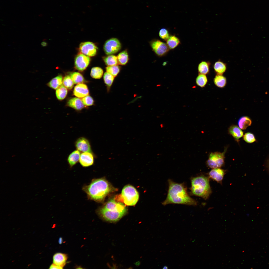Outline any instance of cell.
Listing matches in <instances>:
<instances>
[{
  "label": "cell",
  "mask_w": 269,
  "mask_h": 269,
  "mask_svg": "<svg viewBox=\"0 0 269 269\" xmlns=\"http://www.w3.org/2000/svg\"><path fill=\"white\" fill-rule=\"evenodd\" d=\"M168 189L167 197L162 203L164 205L170 204L195 206L197 202L191 198L187 191L183 183L175 182L171 179L168 180Z\"/></svg>",
  "instance_id": "1"
},
{
  "label": "cell",
  "mask_w": 269,
  "mask_h": 269,
  "mask_svg": "<svg viewBox=\"0 0 269 269\" xmlns=\"http://www.w3.org/2000/svg\"><path fill=\"white\" fill-rule=\"evenodd\" d=\"M83 189L90 199L101 202L113 189L107 181L101 178L93 179L89 185L84 186Z\"/></svg>",
  "instance_id": "2"
},
{
  "label": "cell",
  "mask_w": 269,
  "mask_h": 269,
  "mask_svg": "<svg viewBox=\"0 0 269 269\" xmlns=\"http://www.w3.org/2000/svg\"><path fill=\"white\" fill-rule=\"evenodd\" d=\"M127 210L124 204L112 199L109 200L103 207L99 209L97 213L105 220L115 222L120 219L125 214Z\"/></svg>",
  "instance_id": "3"
},
{
  "label": "cell",
  "mask_w": 269,
  "mask_h": 269,
  "mask_svg": "<svg viewBox=\"0 0 269 269\" xmlns=\"http://www.w3.org/2000/svg\"><path fill=\"white\" fill-rule=\"evenodd\" d=\"M209 177L201 175L191 178V195L207 199L212 193Z\"/></svg>",
  "instance_id": "4"
},
{
  "label": "cell",
  "mask_w": 269,
  "mask_h": 269,
  "mask_svg": "<svg viewBox=\"0 0 269 269\" xmlns=\"http://www.w3.org/2000/svg\"><path fill=\"white\" fill-rule=\"evenodd\" d=\"M120 197L122 201L125 205L134 206L138 200L139 194L134 187L130 185H127L122 189Z\"/></svg>",
  "instance_id": "5"
},
{
  "label": "cell",
  "mask_w": 269,
  "mask_h": 269,
  "mask_svg": "<svg viewBox=\"0 0 269 269\" xmlns=\"http://www.w3.org/2000/svg\"><path fill=\"white\" fill-rule=\"evenodd\" d=\"M227 149L225 148L222 152H216L211 153L206 161L207 166L212 169L220 168L222 167L224 163L225 155Z\"/></svg>",
  "instance_id": "6"
},
{
  "label": "cell",
  "mask_w": 269,
  "mask_h": 269,
  "mask_svg": "<svg viewBox=\"0 0 269 269\" xmlns=\"http://www.w3.org/2000/svg\"><path fill=\"white\" fill-rule=\"evenodd\" d=\"M121 48V44L119 40L116 38H112L106 41L103 49L105 54L108 55L116 53Z\"/></svg>",
  "instance_id": "7"
},
{
  "label": "cell",
  "mask_w": 269,
  "mask_h": 269,
  "mask_svg": "<svg viewBox=\"0 0 269 269\" xmlns=\"http://www.w3.org/2000/svg\"><path fill=\"white\" fill-rule=\"evenodd\" d=\"M150 44L153 52L159 57L165 56L170 50L166 43L158 39L152 40L150 42Z\"/></svg>",
  "instance_id": "8"
},
{
  "label": "cell",
  "mask_w": 269,
  "mask_h": 269,
  "mask_svg": "<svg viewBox=\"0 0 269 269\" xmlns=\"http://www.w3.org/2000/svg\"><path fill=\"white\" fill-rule=\"evenodd\" d=\"M90 61V59L89 56L82 53L79 54L75 59V68L79 71H83L88 66Z\"/></svg>",
  "instance_id": "9"
},
{
  "label": "cell",
  "mask_w": 269,
  "mask_h": 269,
  "mask_svg": "<svg viewBox=\"0 0 269 269\" xmlns=\"http://www.w3.org/2000/svg\"><path fill=\"white\" fill-rule=\"evenodd\" d=\"M79 49L81 53L89 57H92L96 54L97 48L93 43L86 42L80 44Z\"/></svg>",
  "instance_id": "10"
},
{
  "label": "cell",
  "mask_w": 269,
  "mask_h": 269,
  "mask_svg": "<svg viewBox=\"0 0 269 269\" xmlns=\"http://www.w3.org/2000/svg\"><path fill=\"white\" fill-rule=\"evenodd\" d=\"M75 144L76 149L80 151L93 152L89 141L85 137L78 138L76 140Z\"/></svg>",
  "instance_id": "11"
},
{
  "label": "cell",
  "mask_w": 269,
  "mask_h": 269,
  "mask_svg": "<svg viewBox=\"0 0 269 269\" xmlns=\"http://www.w3.org/2000/svg\"><path fill=\"white\" fill-rule=\"evenodd\" d=\"M226 172L225 170L220 168L213 169L208 175L209 178L221 184Z\"/></svg>",
  "instance_id": "12"
},
{
  "label": "cell",
  "mask_w": 269,
  "mask_h": 269,
  "mask_svg": "<svg viewBox=\"0 0 269 269\" xmlns=\"http://www.w3.org/2000/svg\"><path fill=\"white\" fill-rule=\"evenodd\" d=\"M94 162V157L93 152H86L80 154L79 162L83 167H88L92 165Z\"/></svg>",
  "instance_id": "13"
},
{
  "label": "cell",
  "mask_w": 269,
  "mask_h": 269,
  "mask_svg": "<svg viewBox=\"0 0 269 269\" xmlns=\"http://www.w3.org/2000/svg\"><path fill=\"white\" fill-rule=\"evenodd\" d=\"M89 91L87 86L85 84H77L74 88V95L78 98H83L89 95Z\"/></svg>",
  "instance_id": "14"
},
{
  "label": "cell",
  "mask_w": 269,
  "mask_h": 269,
  "mask_svg": "<svg viewBox=\"0 0 269 269\" xmlns=\"http://www.w3.org/2000/svg\"><path fill=\"white\" fill-rule=\"evenodd\" d=\"M67 259V256L66 254L57 253L53 256V263L63 268L65 265Z\"/></svg>",
  "instance_id": "15"
},
{
  "label": "cell",
  "mask_w": 269,
  "mask_h": 269,
  "mask_svg": "<svg viewBox=\"0 0 269 269\" xmlns=\"http://www.w3.org/2000/svg\"><path fill=\"white\" fill-rule=\"evenodd\" d=\"M228 131L229 134L238 142L243 136V131L239 127L235 125L231 126L228 128Z\"/></svg>",
  "instance_id": "16"
},
{
  "label": "cell",
  "mask_w": 269,
  "mask_h": 269,
  "mask_svg": "<svg viewBox=\"0 0 269 269\" xmlns=\"http://www.w3.org/2000/svg\"><path fill=\"white\" fill-rule=\"evenodd\" d=\"M67 104L69 107L77 110H80L84 107L82 100L80 98H73L70 99L68 101Z\"/></svg>",
  "instance_id": "17"
},
{
  "label": "cell",
  "mask_w": 269,
  "mask_h": 269,
  "mask_svg": "<svg viewBox=\"0 0 269 269\" xmlns=\"http://www.w3.org/2000/svg\"><path fill=\"white\" fill-rule=\"evenodd\" d=\"M80 154V151L76 150L72 152L69 155L67 160L70 167H72L79 161Z\"/></svg>",
  "instance_id": "18"
},
{
  "label": "cell",
  "mask_w": 269,
  "mask_h": 269,
  "mask_svg": "<svg viewBox=\"0 0 269 269\" xmlns=\"http://www.w3.org/2000/svg\"><path fill=\"white\" fill-rule=\"evenodd\" d=\"M213 68L216 74L223 75L226 70L227 65L221 60H218L214 64Z\"/></svg>",
  "instance_id": "19"
},
{
  "label": "cell",
  "mask_w": 269,
  "mask_h": 269,
  "mask_svg": "<svg viewBox=\"0 0 269 269\" xmlns=\"http://www.w3.org/2000/svg\"><path fill=\"white\" fill-rule=\"evenodd\" d=\"M211 65L209 61H203L198 64V72L199 74L204 75L208 74L210 72Z\"/></svg>",
  "instance_id": "20"
},
{
  "label": "cell",
  "mask_w": 269,
  "mask_h": 269,
  "mask_svg": "<svg viewBox=\"0 0 269 269\" xmlns=\"http://www.w3.org/2000/svg\"><path fill=\"white\" fill-rule=\"evenodd\" d=\"M63 80L62 75H59L52 79L47 84V85L53 89L56 90L62 85Z\"/></svg>",
  "instance_id": "21"
},
{
  "label": "cell",
  "mask_w": 269,
  "mask_h": 269,
  "mask_svg": "<svg viewBox=\"0 0 269 269\" xmlns=\"http://www.w3.org/2000/svg\"><path fill=\"white\" fill-rule=\"evenodd\" d=\"M213 82L216 86L222 88L226 86L227 79L223 75L216 74L214 78Z\"/></svg>",
  "instance_id": "22"
},
{
  "label": "cell",
  "mask_w": 269,
  "mask_h": 269,
  "mask_svg": "<svg viewBox=\"0 0 269 269\" xmlns=\"http://www.w3.org/2000/svg\"><path fill=\"white\" fill-rule=\"evenodd\" d=\"M166 41V43L170 49L175 48L180 43L179 39L174 35H170Z\"/></svg>",
  "instance_id": "23"
},
{
  "label": "cell",
  "mask_w": 269,
  "mask_h": 269,
  "mask_svg": "<svg viewBox=\"0 0 269 269\" xmlns=\"http://www.w3.org/2000/svg\"><path fill=\"white\" fill-rule=\"evenodd\" d=\"M252 124V121L248 117L244 116L241 117L239 119L238 124L239 127L241 129L245 130L250 126Z\"/></svg>",
  "instance_id": "24"
},
{
  "label": "cell",
  "mask_w": 269,
  "mask_h": 269,
  "mask_svg": "<svg viewBox=\"0 0 269 269\" xmlns=\"http://www.w3.org/2000/svg\"><path fill=\"white\" fill-rule=\"evenodd\" d=\"M67 88L63 85L56 90V95L57 98L59 100H62L66 96L68 93Z\"/></svg>",
  "instance_id": "25"
},
{
  "label": "cell",
  "mask_w": 269,
  "mask_h": 269,
  "mask_svg": "<svg viewBox=\"0 0 269 269\" xmlns=\"http://www.w3.org/2000/svg\"><path fill=\"white\" fill-rule=\"evenodd\" d=\"M208 82L207 78L205 75L199 74L196 79V83L198 86L201 88L204 87Z\"/></svg>",
  "instance_id": "26"
},
{
  "label": "cell",
  "mask_w": 269,
  "mask_h": 269,
  "mask_svg": "<svg viewBox=\"0 0 269 269\" xmlns=\"http://www.w3.org/2000/svg\"><path fill=\"white\" fill-rule=\"evenodd\" d=\"M103 58L104 63L107 66L118 65V64L117 56L113 55H108Z\"/></svg>",
  "instance_id": "27"
},
{
  "label": "cell",
  "mask_w": 269,
  "mask_h": 269,
  "mask_svg": "<svg viewBox=\"0 0 269 269\" xmlns=\"http://www.w3.org/2000/svg\"><path fill=\"white\" fill-rule=\"evenodd\" d=\"M118 64L121 65H125L128 62L129 57L126 50L123 51L120 53L117 56Z\"/></svg>",
  "instance_id": "28"
},
{
  "label": "cell",
  "mask_w": 269,
  "mask_h": 269,
  "mask_svg": "<svg viewBox=\"0 0 269 269\" xmlns=\"http://www.w3.org/2000/svg\"><path fill=\"white\" fill-rule=\"evenodd\" d=\"M70 76L75 84H78L84 82L85 79L83 75L78 72H73L70 73Z\"/></svg>",
  "instance_id": "29"
},
{
  "label": "cell",
  "mask_w": 269,
  "mask_h": 269,
  "mask_svg": "<svg viewBox=\"0 0 269 269\" xmlns=\"http://www.w3.org/2000/svg\"><path fill=\"white\" fill-rule=\"evenodd\" d=\"M103 73V69L101 68L95 67L92 68L90 73L91 76L95 79H99L102 77Z\"/></svg>",
  "instance_id": "30"
},
{
  "label": "cell",
  "mask_w": 269,
  "mask_h": 269,
  "mask_svg": "<svg viewBox=\"0 0 269 269\" xmlns=\"http://www.w3.org/2000/svg\"><path fill=\"white\" fill-rule=\"evenodd\" d=\"M120 67L118 65L110 66H107L106 68L107 72L109 73L115 77H116L120 72Z\"/></svg>",
  "instance_id": "31"
},
{
  "label": "cell",
  "mask_w": 269,
  "mask_h": 269,
  "mask_svg": "<svg viewBox=\"0 0 269 269\" xmlns=\"http://www.w3.org/2000/svg\"><path fill=\"white\" fill-rule=\"evenodd\" d=\"M114 77L112 75L107 72L104 73L103 77L104 81L108 88L110 87L112 85Z\"/></svg>",
  "instance_id": "32"
},
{
  "label": "cell",
  "mask_w": 269,
  "mask_h": 269,
  "mask_svg": "<svg viewBox=\"0 0 269 269\" xmlns=\"http://www.w3.org/2000/svg\"><path fill=\"white\" fill-rule=\"evenodd\" d=\"M74 83L70 75L65 76L63 80L64 85L68 90L72 88L74 85Z\"/></svg>",
  "instance_id": "33"
},
{
  "label": "cell",
  "mask_w": 269,
  "mask_h": 269,
  "mask_svg": "<svg viewBox=\"0 0 269 269\" xmlns=\"http://www.w3.org/2000/svg\"><path fill=\"white\" fill-rule=\"evenodd\" d=\"M243 140L247 143H251L255 142L256 139L254 134L248 132L246 133L243 137Z\"/></svg>",
  "instance_id": "34"
},
{
  "label": "cell",
  "mask_w": 269,
  "mask_h": 269,
  "mask_svg": "<svg viewBox=\"0 0 269 269\" xmlns=\"http://www.w3.org/2000/svg\"><path fill=\"white\" fill-rule=\"evenodd\" d=\"M159 35L161 39L166 41L170 36L168 30L164 28H162L160 30L159 33Z\"/></svg>",
  "instance_id": "35"
},
{
  "label": "cell",
  "mask_w": 269,
  "mask_h": 269,
  "mask_svg": "<svg viewBox=\"0 0 269 269\" xmlns=\"http://www.w3.org/2000/svg\"><path fill=\"white\" fill-rule=\"evenodd\" d=\"M82 100L84 105L86 106H91L94 103V100L92 98L88 95L83 97Z\"/></svg>",
  "instance_id": "36"
},
{
  "label": "cell",
  "mask_w": 269,
  "mask_h": 269,
  "mask_svg": "<svg viewBox=\"0 0 269 269\" xmlns=\"http://www.w3.org/2000/svg\"><path fill=\"white\" fill-rule=\"evenodd\" d=\"M63 268L59 266L54 263L52 264L50 267L49 269H63Z\"/></svg>",
  "instance_id": "37"
},
{
  "label": "cell",
  "mask_w": 269,
  "mask_h": 269,
  "mask_svg": "<svg viewBox=\"0 0 269 269\" xmlns=\"http://www.w3.org/2000/svg\"><path fill=\"white\" fill-rule=\"evenodd\" d=\"M41 45L42 46L45 47L47 45V43L46 42L43 41L41 43Z\"/></svg>",
  "instance_id": "38"
},
{
  "label": "cell",
  "mask_w": 269,
  "mask_h": 269,
  "mask_svg": "<svg viewBox=\"0 0 269 269\" xmlns=\"http://www.w3.org/2000/svg\"><path fill=\"white\" fill-rule=\"evenodd\" d=\"M63 242V239L61 237H60L58 241V242L59 244H61Z\"/></svg>",
  "instance_id": "39"
},
{
  "label": "cell",
  "mask_w": 269,
  "mask_h": 269,
  "mask_svg": "<svg viewBox=\"0 0 269 269\" xmlns=\"http://www.w3.org/2000/svg\"><path fill=\"white\" fill-rule=\"evenodd\" d=\"M167 268H168V267L167 266H164L163 267V269H167Z\"/></svg>",
  "instance_id": "40"
}]
</instances>
